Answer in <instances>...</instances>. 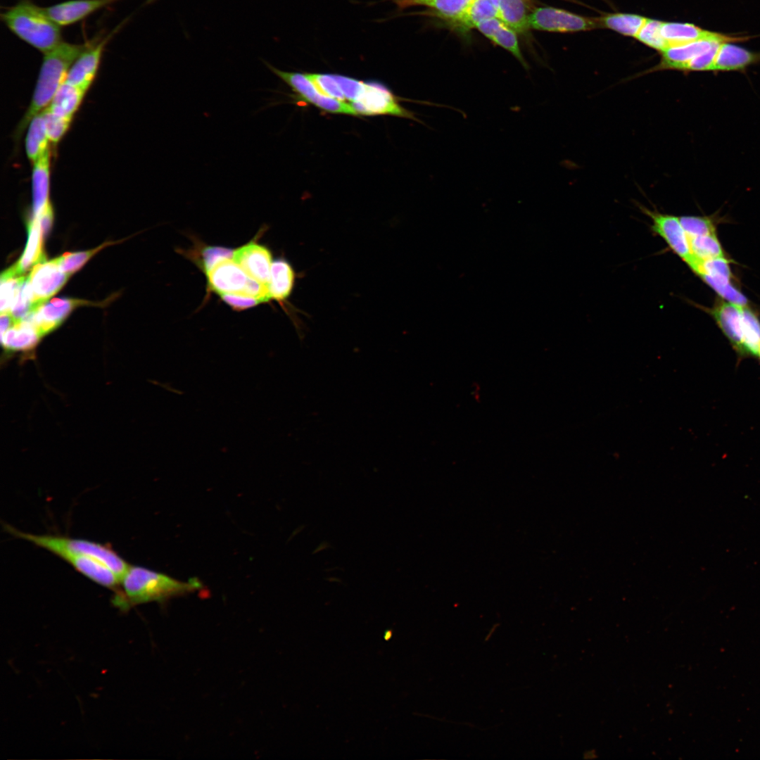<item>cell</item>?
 <instances>
[{
	"mask_svg": "<svg viewBox=\"0 0 760 760\" xmlns=\"http://www.w3.org/2000/svg\"><path fill=\"white\" fill-rule=\"evenodd\" d=\"M202 585L197 578L184 581L148 568L129 565L119 588L114 592L112 603L125 612L138 604L186 595Z\"/></svg>",
	"mask_w": 760,
	"mask_h": 760,
	"instance_id": "cell-1",
	"label": "cell"
},
{
	"mask_svg": "<svg viewBox=\"0 0 760 760\" xmlns=\"http://www.w3.org/2000/svg\"><path fill=\"white\" fill-rule=\"evenodd\" d=\"M89 42L72 44L63 41L53 49L44 53L31 102L15 132L17 141L31 120L49 106L56 92L65 81L70 68L86 49Z\"/></svg>",
	"mask_w": 760,
	"mask_h": 760,
	"instance_id": "cell-2",
	"label": "cell"
},
{
	"mask_svg": "<svg viewBox=\"0 0 760 760\" xmlns=\"http://www.w3.org/2000/svg\"><path fill=\"white\" fill-rule=\"evenodd\" d=\"M0 16L15 36L43 53L63 41L61 27L50 18L44 8L30 0H20L6 8Z\"/></svg>",
	"mask_w": 760,
	"mask_h": 760,
	"instance_id": "cell-3",
	"label": "cell"
},
{
	"mask_svg": "<svg viewBox=\"0 0 760 760\" xmlns=\"http://www.w3.org/2000/svg\"><path fill=\"white\" fill-rule=\"evenodd\" d=\"M711 313L740 358L757 357L760 320L747 306L721 300Z\"/></svg>",
	"mask_w": 760,
	"mask_h": 760,
	"instance_id": "cell-4",
	"label": "cell"
},
{
	"mask_svg": "<svg viewBox=\"0 0 760 760\" xmlns=\"http://www.w3.org/2000/svg\"><path fill=\"white\" fill-rule=\"evenodd\" d=\"M3 526L13 536L30 542L54 555L59 551H66L94 558L114 571L120 580L129 566L127 562L108 544L63 536L32 534L8 524Z\"/></svg>",
	"mask_w": 760,
	"mask_h": 760,
	"instance_id": "cell-5",
	"label": "cell"
},
{
	"mask_svg": "<svg viewBox=\"0 0 760 760\" xmlns=\"http://www.w3.org/2000/svg\"><path fill=\"white\" fill-rule=\"evenodd\" d=\"M350 104L357 115H389L417 120L412 112L400 106L388 88L378 82L358 80Z\"/></svg>",
	"mask_w": 760,
	"mask_h": 760,
	"instance_id": "cell-6",
	"label": "cell"
},
{
	"mask_svg": "<svg viewBox=\"0 0 760 760\" xmlns=\"http://www.w3.org/2000/svg\"><path fill=\"white\" fill-rule=\"evenodd\" d=\"M265 63L304 101L331 113L357 115L350 103L330 97L321 91L308 73L284 71L267 62Z\"/></svg>",
	"mask_w": 760,
	"mask_h": 760,
	"instance_id": "cell-7",
	"label": "cell"
},
{
	"mask_svg": "<svg viewBox=\"0 0 760 760\" xmlns=\"http://www.w3.org/2000/svg\"><path fill=\"white\" fill-rule=\"evenodd\" d=\"M127 20V18L106 36L89 40L86 49L70 68L65 82L87 92L96 77L106 46Z\"/></svg>",
	"mask_w": 760,
	"mask_h": 760,
	"instance_id": "cell-8",
	"label": "cell"
},
{
	"mask_svg": "<svg viewBox=\"0 0 760 760\" xmlns=\"http://www.w3.org/2000/svg\"><path fill=\"white\" fill-rule=\"evenodd\" d=\"M600 27L598 18H585L550 6L537 8L529 15V27L538 30L571 32Z\"/></svg>",
	"mask_w": 760,
	"mask_h": 760,
	"instance_id": "cell-9",
	"label": "cell"
},
{
	"mask_svg": "<svg viewBox=\"0 0 760 760\" xmlns=\"http://www.w3.org/2000/svg\"><path fill=\"white\" fill-rule=\"evenodd\" d=\"M750 37H735L719 33L711 38L701 39L684 44L669 46L661 51L660 63L655 67L646 71L650 73L662 70H676L685 72L690 61L703 52L708 50L718 42H742L748 40Z\"/></svg>",
	"mask_w": 760,
	"mask_h": 760,
	"instance_id": "cell-10",
	"label": "cell"
},
{
	"mask_svg": "<svg viewBox=\"0 0 760 760\" xmlns=\"http://www.w3.org/2000/svg\"><path fill=\"white\" fill-rule=\"evenodd\" d=\"M640 209L652 220V230L661 237L669 248L690 267L695 260L691 253L689 238L680 219L673 215L651 210L643 205Z\"/></svg>",
	"mask_w": 760,
	"mask_h": 760,
	"instance_id": "cell-11",
	"label": "cell"
},
{
	"mask_svg": "<svg viewBox=\"0 0 760 760\" xmlns=\"http://www.w3.org/2000/svg\"><path fill=\"white\" fill-rule=\"evenodd\" d=\"M69 274L60 267L56 258L39 262L31 270L27 279L37 308L45 303L66 283Z\"/></svg>",
	"mask_w": 760,
	"mask_h": 760,
	"instance_id": "cell-12",
	"label": "cell"
},
{
	"mask_svg": "<svg viewBox=\"0 0 760 760\" xmlns=\"http://www.w3.org/2000/svg\"><path fill=\"white\" fill-rule=\"evenodd\" d=\"M91 303L75 298H53L39 306L23 320L30 322L44 337L58 327L75 308Z\"/></svg>",
	"mask_w": 760,
	"mask_h": 760,
	"instance_id": "cell-13",
	"label": "cell"
},
{
	"mask_svg": "<svg viewBox=\"0 0 760 760\" xmlns=\"http://www.w3.org/2000/svg\"><path fill=\"white\" fill-rule=\"evenodd\" d=\"M205 275L209 289L219 296L228 293L247 295L251 278L231 258L220 261Z\"/></svg>",
	"mask_w": 760,
	"mask_h": 760,
	"instance_id": "cell-14",
	"label": "cell"
},
{
	"mask_svg": "<svg viewBox=\"0 0 760 760\" xmlns=\"http://www.w3.org/2000/svg\"><path fill=\"white\" fill-rule=\"evenodd\" d=\"M232 258L248 277L268 286L273 262L266 246L252 240L234 250Z\"/></svg>",
	"mask_w": 760,
	"mask_h": 760,
	"instance_id": "cell-15",
	"label": "cell"
},
{
	"mask_svg": "<svg viewBox=\"0 0 760 760\" xmlns=\"http://www.w3.org/2000/svg\"><path fill=\"white\" fill-rule=\"evenodd\" d=\"M122 0H68L44 8L61 27L75 25L96 12Z\"/></svg>",
	"mask_w": 760,
	"mask_h": 760,
	"instance_id": "cell-16",
	"label": "cell"
},
{
	"mask_svg": "<svg viewBox=\"0 0 760 760\" xmlns=\"http://www.w3.org/2000/svg\"><path fill=\"white\" fill-rule=\"evenodd\" d=\"M78 572L92 581L107 588L116 591L120 587L119 577L106 564L91 557L59 551L55 554Z\"/></svg>",
	"mask_w": 760,
	"mask_h": 760,
	"instance_id": "cell-17",
	"label": "cell"
},
{
	"mask_svg": "<svg viewBox=\"0 0 760 760\" xmlns=\"http://www.w3.org/2000/svg\"><path fill=\"white\" fill-rule=\"evenodd\" d=\"M51 180V150L33 163L32 173V217L39 214L49 204Z\"/></svg>",
	"mask_w": 760,
	"mask_h": 760,
	"instance_id": "cell-18",
	"label": "cell"
},
{
	"mask_svg": "<svg viewBox=\"0 0 760 760\" xmlns=\"http://www.w3.org/2000/svg\"><path fill=\"white\" fill-rule=\"evenodd\" d=\"M1 344L7 354L28 353L32 350L42 338L35 327L28 321L15 322L1 334Z\"/></svg>",
	"mask_w": 760,
	"mask_h": 760,
	"instance_id": "cell-19",
	"label": "cell"
},
{
	"mask_svg": "<svg viewBox=\"0 0 760 760\" xmlns=\"http://www.w3.org/2000/svg\"><path fill=\"white\" fill-rule=\"evenodd\" d=\"M760 62V53L752 52L733 42H723L718 50L714 72L743 70Z\"/></svg>",
	"mask_w": 760,
	"mask_h": 760,
	"instance_id": "cell-20",
	"label": "cell"
},
{
	"mask_svg": "<svg viewBox=\"0 0 760 760\" xmlns=\"http://www.w3.org/2000/svg\"><path fill=\"white\" fill-rule=\"evenodd\" d=\"M27 228L28 239L25 248L19 260L11 266L19 275H24L31 267L46 259L43 251L44 235L38 219L32 217Z\"/></svg>",
	"mask_w": 760,
	"mask_h": 760,
	"instance_id": "cell-21",
	"label": "cell"
},
{
	"mask_svg": "<svg viewBox=\"0 0 760 760\" xmlns=\"http://www.w3.org/2000/svg\"><path fill=\"white\" fill-rule=\"evenodd\" d=\"M295 279V272L287 260L284 258L274 260L268 284L270 298L282 304L291 294Z\"/></svg>",
	"mask_w": 760,
	"mask_h": 760,
	"instance_id": "cell-22",
	"label": "cell"
},
{
	"mask_svg": "<svg viewBox=\"0 0 760 760\" xmlns=\"http://www.w3.org/2000/svg\"><path fill=\"white\" fill-rule=\"evenodd\" d=\"M399 10L423 6L432 10V15L449 23L457 19L467 10L474 0H389Z\"/></svg>",
	"mask_w": 760,
	"mask_h": 760,
	"instance_id": "cell-23",
	"label": "cell"
},
{
	"mask_svg": "<svg viewBox=\"0 0 760 760\" xmlns=\"http://www.w3.org/2000/svg\"><path fill=\"white\" fill-rule=\"evenodd\" d=\"M661 34L669 47L714 37L719 33L706 30L688 23L662 22Z\"/></svg>",
	"mask_w": 760,
	"mask_h": 760,
	"instance_id": "cell-24",
	"label": "cell"
},
{
	"mask_svg": "<svg viewBox=\"0 0 760 760\" xmlns=\"http://www.w3.org/2000/svg\"><path fill=\"white\" fill-rule=\"evenodd\" d=\"M86 91L64 82L56 92L48 110L56 115L73 119Z\"/></svg>",
	"mask_w": 760,
	"mask_h": 760,
	"instance_id": "cell-25",
	"label": "cell"
},
{
	"mask_svg": "<svg viewBox=\"0 0 760 760\" xmlns=\"http://www.w3.org/2000/svg\"><path fill=\"white\" fill-rule=\"evenodd\" d=\"M498 0H474L467 10L450 23L460 31H467L481 22L498 18Z\"/></svg>",
	"mask_w": 760,
	"mask_h": 760,
	"instance_id": "cell-26",
	"label": "cell"
},
{
	"mask_svg": "<svg viewBox=\"0 0 760 760\" xmlns=\"http://www.w3.org/2000/svg\"><path fill=\"white\" fill-rule=\"evenodd\" d=\"M498 18L516 32L524 33L529 27L528 0H498Z\"/></svg>",
	"mask_w": 760,
	"mask_h": 760,
	"instance_id": "cell-27",
	"label": "cell"
},
{
	"mask_svg": "<svg viewBox=\"0 0 760 760\" xmlns=\"http://www.w3.org/2000/svg\"><path fill=\"white\" fill-rule=\"evenodd\" d=\"M44 118L42 112L35 115L30 122L25 137V152L28 159L34 163L43 156L49 147Z\"/></svg>",
	"mask_w": 760,
	"mask_h": 760,
	"instance_id": "cell-28",
	"label": "cell"
},
{
	"mask_svg": "<svg viewBox=\"0 0 760 760\" xmlns=\"http://www.w3.org/2000/svg\"><path fill=\"white\" fill-rule=\"evenodd\" d=\"M600 27L635 37L647 18L630 13H610L598 18Z\"/></svg>",
	"mask_w": 760,
	"mask_h": 760,
	"instance_id": "cell-29",
	"label": "cell"
},
{
	"mask_svg": "<svg viewBox=\"0 0 760 760\" xmlns=\"http://www.w3.org/2000/svg\"><path fill=\"white\" fill-rule=\"evenodd\" d=\"M27 276L18 275L10 267L1 274V313L10 312L16 299L19 289Z\"/></svg>",
	"mask_w": 760,
	"mask_h": 760,
	"instance_id": "cell-30",
	"label": "cell"
},
{
	"mask_svg": "<svg viewBox=\"0 0 760 760\" xmlns=\"http://www.w3.org/2000/svg\"><path fill=\"white\" fill-rule=\"evenodd\" d=\"M692 256L697 260L723 257V251L716 234L689 238Z\"/></svg>",
	"mask_w": 760,
	"mask_h": 760,
	"instance_id": "cell-31",
	"label": "cell"
},
{
	"mask_svg": "<svg viewBox=\"0 0 760 760\" xmlns=\"http://www.w3.org/2000/svg\"><path fill=\"white\" fill-rule=\"evenodd\" d=\"M498 23L488 38L510 52L524 68L528 70V65L521 53L516 32L507 26L502 20Z\"/></svg>",
	"mask_w": 760,
	"mask_h": 760,
	"instance_id": "cell-32",
	"label": "cell"
},
{
	"mask_svg": "<svg viewBox=\"0 0 760 760\" xmlns=\"http://www.w3.org/2000/svg\"><path fill=\"white\" fill-rule=\"evenodd\" d=\"M113 243L112 242H106L95 248L88 251L65 253L56 258V259L61 270L70 276L80 270L97 252Z\"/></svg>",
	"mask_w": 760,
	"mask_h": 760,
	"instance_id": "cell-33",
	"label": "cell"
},
{
	"mask_svg": "<svg viewBox=\"0 0 760 760\" xmlns=\"http://www.w3.org/2000/svg\"><path fill=\"white\" fill-rule=\"evenodd\" d=\"M700 277L727 302L740 306L747 305V298L730 283V280L706 275L700 276Z\"/></svg>",
	"mask_w": 760,
	"mask_h": 760,
	"instance_id": "cell-34",
	"label": "cell"
},
{
	"mask_svg": "<svg viewBox=\"0 0 760 760\" xmlns=\"http://www.w3.org/2000/svg\"><path fill=\"white\" fill-rule=\"evenodd\" d=\"M661 21L647 18L635 38L657 51H664L669 45L661 34Z\"/></svg>",
	"mask_w": 760,
	"mask_h": 760,
	"instance_id": "cell-35",
	"label": "cell"
},
{
	"mask_svg": "<svg viewBox=\"0 0 760 760\" xmlns=\"http://www.w3.org/2000/svg\"><path fill=\"white\" fill-rule=\"evenodd\" d=\"M42 113L49 142L56 146L68 132L72 119L56 115L47 108Z\"/></svg>",
	"mask_w": 760,
	"mask_h": 760,
	"instance_id": "cell-36",
	"label": "cell"
},
{
	"mask_svg": "<svg viewBox=\"0 0 760 760\" xmlns=\"http://www.w3.org/2000/svg\"><path fill=\"white\" fill-rule=\"evenodd\" d=\"M234 251L221 246L203 247L200 252L197 264L206 274L220 261L232 258Z\"/></svg>",
	"mask_w": 760,
	"mask_h": 760,
	"instance_id": "cell-37",
	"label": "cell"
},
{
	"mask_svg": "<svg viewBox=\"0 0 760 760\" xmlns=\"http://www.w3.org/2000/svg\"><path fill=\"white\" fill-rule=\"evenodd\" d=\"M679 219L688 238L715 234L714 224L708 217L682 216Z\"/></svg>",
	"mask_w": 760,
	"mask_h": 760,
	"instance_id": "cell-38",
	"label": "cell"
},
{
	"mask_svg": "<svg viewBox=\"0 0 760 760\" xmlns=\"http://www.w3.org/2000/svg\"><path fill=\"white\" fill-rule=\"evenodd\" d=\"M308 75L319 90L324 94L346 102L343 94L342 93L334 74L308 73Z\"/></svg>",
	"mask_w": 760,
	"mask_h": 760,
	"instance_id": "cell-39",
	"label": "cell"
},
{
	"mask_svg": "<svg viewBox=\"0 0 760 760\" xmlns=\"http://www.w3.org/2000/svg\"><path fill=\"white\" fill-rule=\"evenodd\" d=\"M222 300L233 310H243L262 303L257 298L239 293H228L220 296Z\"/></svg>",
	"mask_w": 760,
	"mask_h": 760,
	"instance_id": "cell-40",
	"label": "cell"
},
{
	"mask_svg": "<svg viewBox=\"0 0 760 760\" xmlns=\"http://www.w3.org/2000/svg\"><path fill=\"white\" fill-rule=\"evenodd\" d=\"M393 635V633L391 630H387L384 634V638L385 640H389Z\"/></svg>",
	"mask_w": 760,
	"mask_h": 760,
	"instance_id": "cell-41",
	"label": "cell"
},
{
	"mask_svg": "<svg viewBox=\"0 0 760 760\" xmlns=\"http://www.w3.org/2000/svg\"><path fill=\"white\" fill-rule=\"evenodd\" d=\"M757 357H759V360H760V349H759V353H758V355H757Z\"/></svg>",
	"mask_w": 760,
	"mask_h": 760,
	"instance_id": "cell-42",
	"label": "cell"
}]
</instances>
